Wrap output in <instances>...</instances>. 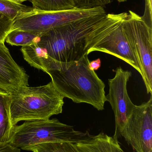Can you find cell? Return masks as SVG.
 Listing matches in <instances>:
<instances>
[{
	"instance_id": "20",
	"label": "cell",
	"mask_w": 152,
	"mask_h": 152,
	"mask_svg": "<svg viewBox=\"0 0 152 152\" xmlns=\"http://www.w3.org/2000/svg\"><path fill=\"white\" fill-rule=\"evenodd\" d=\"M0 152H21V149L14 147L9 142H0Z\"/></svg>"
},
{
	"instance_id": "16",
	"label": "cell",
	"mask_w": 152,
	"mask_h": 152,
	"mask_svg": "<svg viewBox=\"0 0 152 152\" xmlns=\"http://www.w3.org/2000/svg\"><path fill=\"white\" fill-rule=\"evenodd\" d=\"M32 9V7L16 3L9 0H0V12L12 20L22 12L31 10Z\"/></svg>"
},
{
	"instance_id": "12",
	"label": "cell",
	"mask_w": 152,
	"mask_h": 152,
	"mask_svg": "<svg viewBox=\"0 0 152 152\" xmlns=\"http://www.w3.org/2000/svg\"><path fill=\"white\" fill-rule=\"evenodd\" d=\"M10 94L0 89V142H9L14 126L10 113Z\"/></svg>"
},
{
	"instance_id": "8",
	"label": "cell",
	"mask_w": 152,
	"mask_h": 152,
	"mask_svg": "<svg viewBox=\"0 0 152 152\" xmlns=\"http://www.w3.org/2000/svg\"><path fill=\"white\" fill-rule=\"evenodd\" d=\"M132 73L125 70L121 67L117 68L115 77L108 80L109 93L106 101L110 104L115 117V134L113 137L118 140L135 105L132 102L127 91V83Z\"/></svg>"
},
{
	"instance_id": "9",
	"label": "cell",
	"mask_w": 152,
	"mask_h": 152,
	"mask_svg": "<svg viewBox=\"0 0 152 152\" xmlns=\"http://www.w3.org/2000/svg\"><path fill=\"white\" fill-rule=\"evenodd\" d=\"M128 13L114 14L109 29L105 36L92 49L91 52H101L124 61L141 74L138 60L124 34L122 24Z\"/></svg>"
},
{
	"instance_id": "13",
	"label": "cell",
	"mask_w": 152,
	"mask_h": 152,
	"mask_svg": "<svg viewBox=\"0 0 152 152\" xmlns=\"http://www.w3.org/2000/svg\"><path fill=\"white\" fill-rule=\"evenodd\" d=\"M42 34L14 29L9 33L5 41L11 45L28 46L38 42Z\"/></svg>"
},
{
	"instance_id": "6",
	"label": "cell",
	"mask_w": 152,
	"mask_h": 152,
	"mask_svg": "<svg viewBox=\"0 0 152 152\" xmlns=\"http://www.w3.org/2000/svg\"><path fill=\"white\" fill-rule=\"evenodd\" d=\"M124 34L136 56L147 94H152V28L129 10L122 24Z\"/></svg>"
},
{
	"instance_id": "11",
	"label": "cell",
	"mask_w": 152,
	"mask_h": 152,
	"mask_svg": "<svg viewBox=\"0 0 152 152\" xmlns=\"http://www.w3.org/2000/svg\"><path fill=\"white\" fill-rule=\"evenodd\" d=\"M74 145L79 152H123L118 140L103 132Z\"/></svg>"
},
{
	"instance_id": "14",
	"label": "cell",
	"mask_w": 152,
	"mask_h": 152,
	"mask_svg": "<svg viewBox=\"0 0 152 152\" xmlns=\"http://www.w3.org/2000/svg\"><path fill=\"white\" fill-rule=\"evenodd\" d=\"M32 8L45 11H57L75 8L73 0H30Z\"/></svg>"
},
{
	"instance_id": "15",
	"label": "cell",
	"mask_w": 152,
	"mask_h": 152,
	"mask_svg": "<svg viewBox=\"0 0 152 152\" xmlns=\"http://www.w3.org/2000/svg\"><path fill=\"white\" fill-rule=\"evenodd\" d=\"M25 151L33 152H79L74 144L70 142L41 144L28 147Z\"/></svg>"
},
{
	"instance_id": "2",
	"label": "cell",
	"mask_w": 152,
	"mask_h": 152,
	"mask_svg": "<svg viewBox=\"0 0 152 152\" xmlns=\"http://www.w3.org/2000/svg\"><path fill=\"white\" fill-rule=\"evenodd\" d=\"M112 22L109 14L84 18L42 34L37 44L55 60L79 61L92 53L108 33Z\"/></svg>"
},
{
	"instance_id": "10",
	"label": "cell",
	"mask_w": 152,
	"mask_h": 152,
	"mask_svg": "<svg viewBox=\"0 0 152 152\" xmlns=\"http://www.w3.org/2000/svg\"><path fill=\"white\" fill-rule=\"evenodd\" d=\"M26 70L13 59L4 43L0 42V89L7 93L28 86Z\"/></svg>"
},
{
	"instance_id": "18",
	"label": "cell",
	"mask_w": 152,
	"mask_h": 152,
	"mask_svg": "<svg viewBox=\"0 0 152 152\" xmlns=\"http://www.w3.org/2000/svg\"><path fill=\"white\" fill-rule=\"evenodd\" d=\"M76 7L79 8H92L104 7L110 3L111 0H73Z\"/></svg>"
},
{
	"instance_id": "17",
	"label": "cell",
	"mask_w": 152,
	"mask_h": 152,
	"mask_svg": "<svg viewBox=\"0 0 152 152\" xmlns=\"http://www.w3.org/2000/svg\"><path fill=\"white\" fill-rule=\"evenodd\" d=\"M12 21L0 12V42L4 43L7 35L11 31Z\"/></svg>"
},
{
	"instance_id": "4",
	"label": "cell",
	"mask_w": 152,
	"mask_h": 152,
	"mask_svg": "<svg viewBox=\"0 0 152 152\" xmlns=\"http://www.w3.org/2000/svg\"><path fill=\"white\" fill-rule=\"evenodd\" d=\"M92 135L76 131L72 126L52 119L26 121L13 126L9 142L22 150L41 144L53 142L76 143L89 139Z\"/></svg>"
},
{
	"instance_id": "19",
	"label": "cell",
	"mask_w": 152,
	"mask_h": 152,
	"mask_svg": "<svg viewBox=\"0 0 152 152\" xmlns=\"http://www.w3.org/2000/svg\"><path fill=\"white\" fill-rule=\"evenodd\" d=\"M141 18L149 26L152 28V0H145V9Z\"/></svg>"
},
{
	"instance_id": "22",
	"label": "cell",
	"mask_w": 152,
	"mask_h": 152,
	"mask_svg": "<svg viewBox=\"0 0 152 152\" xmlns=\"http://www.w3.org/2000/svg\"><path fill=\"white\" fill-rule=\"evenodd\" d=\"M9 1L17 4H21L23 2L26 1L27 0H9Z\"/></svg>"
},
{
	"instance_id": "7",
	"label": "cell",
	"mask_w": 152,
	"mask_h": 152,
	"mask_svg": "<svg viewBox=\"0 0 152 152\" xmlns=\"http://www.w3.org/2000/svg\"><path fill=\"white\" fill-rule=\"evenodd\" d=\"M121 136L137 152H152V94L147 102L135 105Z\"/></svg>"
},
{
	"instance_id": "21",
	"label": "cell",
	"mask_w": 152,
	"mask_h": 152,
	"mask_svg": "<svg viewBox=\"0 0 152 152\" xmlns=\"http://www.w3.org/2000/svg\"><path fill=\"white\" fill-rule=\"evenodd\" d=\"M101 66V61L100 58L89 62L88 67L91 70L95 71L98 70Z\"/></svg>"
},
{
	"instance_id": "1",
	"label": "cell",
	"mask_w": 152,
	"mask_h": 152,
	"mask_svg": "<svg viewBox=\"0 0 152 152\" xmlns=\"http://www.w3.org/2000/svg\"><path fill=\"white\" fill-rule=\"evenodd\" d=\"M88 56L79 61L61 62L49 57L41 48L30 51L26 61L31 66L48 74L54 87L64 98L103 110L106 102L105 84L95 71L88 67Z\"/></svg>"
},
{
	"instance_id": "23",
	"label": "cell",
	"mask_w": 152,
	"mask_h": 152,
	"mask_svg": "<svg viewBox=\"0 0 152 152\" xmlns=\"http://www.w3.org/2000/svg\"><path fill=\"white\" fill-rule=\"evenodd\" d=\"M117 1L119 2H123L126 1H127V0H117Z\"/></svg>"
},
{
	"instance_id": "5",
	"label": "cell",
	"mask_w": 152,
	"mask_h": 152,
	"mask_svg": "<svg viewBox=\"0 0 152 152\" xmlns=\"http://www.w3.org/2000/svg\"><path fill=\"white\" fill-rule=\"evenodd\" d=\"M106 14L104 8H79L57 11H45L32 9L20 14L12 21V30H23L43 34L84 18Z\"/></svg>"
},
{
	"instance_id": "3",
	"label": "cell",
	"mask_w": 152,
	"mask_h": 152,
	"mask_svg": "<svg viewBox=\"0 0 152 152\" xmlns=\"http://www.w3.org/2000/svg\"><path fill=\"white\" fill-rule=\"evenodd\" d=\"M10 113L13 126L21 121L48 120L62 112L64 97L52 82L37 87H24L9 93Z\"/></svg>"
},
{
	"instance_id": "24",
	"label": "cell",
	"mask_w": 152,
	"mask_h": 152,
	"mask_svg": "<svg viewBox=\"0 0 152 152\" xmlns=\"http://www.w3.org/2000/svg\"><path fill=\"white\" fill-rule=\"evenodd\" d=\"M123 152H124V151H123Z\"/></svg>"
}]
</instances>
